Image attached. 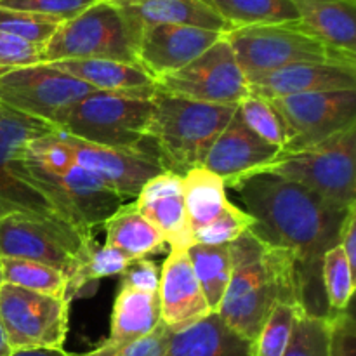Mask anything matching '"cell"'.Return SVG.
<instances>
[{
    "label": "cell",
    "mask_w": 356,
    "mask_h": 356,
    "mask_svg": "<svg viewBox=\"0 0 356 356\" xmlns=\"http://www.w3.org/2000/svg\"><path fill=\"white\" fill-rule=\"evenodd\" d=\"M162 323L159 292L141 291L120 284L113 302L110 337L106 343L125 344L148 336Z\"/></svg>",
    "instance_id": "d4e9b609"
},
{
    "label": "cell",
    "mask_w": 356,
    "mask_h": 356,
    "mask_svg": "<svg viewBox=\"0 0 356 356\" xmlns=\"http://www.w3.org/2000/svg\"><path fill=\"white\" fill-rule=\"evenodd\" d=\"M132 261L118 250L108 245H99L96 238L90 240L83 254L80 256L72 277L68 278V299L80 294L86 287L96 284L103 278L124 275Z\"/></svg>",
    "instance_id": "4dcf8cb0"
},
{
    "label": "cell",
    "mask_w": 356,
    "mask_h": 356,
    "mask_svg": "<svg viewBox=\"0 0 356 356\" xmlns=\"http://www.w3.org/2000/svg\"><path fill=\"white\" fill-rule=\"evenodd\" d=\"M90 92L96 90L49 63L10 70L0 76V106L54 129Z\"/></svg>",
    "instance_id": "30bf717a"
},
{
    "label": "cell",
    "mask_w": 356,
    "mask_h": 356,
    "mask_svg": "<svg viewBox=\"0 0 356 356\" xmlns=\"http://www.w3.org/2000/svg\"><path fill=\"white\" fill-rule=\"evenodd\" d=\"M10 163L17 174L33 183L63 218L87 238L92 236L94 228L104 225L124 205L120 195L75 162L63 170H51L24 159L19 149L10 159Z\"/></svg>",
    "instance_id": "277c9868"
},
{
    "label": "cell",
    "mask_w": 356,
    "mask_h": 356,
    "mask_svg": "<svg viewBox=\"0 0 356 356\" xmlns=\"http://www.w3.org/2000/svg\"><path fill=\"white\" fill-rule=\"evenodd\" d=\"M236 115L242 118L243 124L263 141L268 145H273L284 149L285 145V132L284 125H282L280 117L277 111L273 110L270 101L257 97L254 94L243 97L238 104H236Z\"/></svg>",
    "instance_id": "836d02e7"
},
{
    "label": "cell",
    "mask_w": 356,
    "mask_h": 356,
    "mask_svg": "<svg viewBox=\"0 0 356 356\" xmlns=\"http://www.w3.org/2000/svg\"><path fill=\"white\" fill-rule=\"evenodd\" d=\"M249 94L266 101L313 92L356 90V66L341 63H298L250 80Z\"/></svg>",
    "instance_id": "ac0fdd59"
},
{
    "label": "cell",
    "mask_w": 356,
    "mask_h": 356,
    "mask_svg": "<svg viewBox=\"0 0 356 356\" xmlns=\"http://www.w3.org/2000/svg\"><path fill=\"white\" fill-rule=\"evenodd\" d=\"M90 240H82L45 219L28 214L0 218V257L35 261L59 270L66 278L72 277Z\"/></svg>",
    "instance_id": "5bb4252c"
},
{
    "label": "cell",
    "mask_w": 356,
    "mask_h": 356,
    "mask_svg": "<svg viewBox=\"0 0 356 356\" xmlns=\"http://www.w3.org/2000/svg\"><path fill=\"white\" fill-rule=\"evenodd\" d=\"M0 284H9L52 298L68 299L66 275L35 261L0 257Z\"/></svg>",
    "instance_id": "f546056e"
},
{
    "label": "cell",
    "mask_w": 356,
    "mask_h": 356,
    "mask_svg": "<svg viewBox=\"0 0 356 356\" xmlns=\"http://www.w3.org/2000/svg\"><path fill=\"white\" fill-rule=\"evenodd\" d=\"M63 59H111L139 66L134 37L111 0H101L58 28L42 51V63Z\"/></svg>",
    "instance_id": "ba28073f"
},
{
    "label": "cell",
    "mask_w": 356,
    "mask_h": 356,
    "mask_svg": "<svg viewBox=\"0 0 356 356\" xmlns=\"http://www.w3.org/2000/svg\"><path fill=\"white\" fill-rule=\"evenodd\" d=\"M49 65L101 92L131 94L146 99L156 94V80L138 65L111 59H63Z\"/></svg>",
    "instance_id": "7402d4cb"
},
{
    "label": "cell",
    "mask_w": 356,
    "mask_h": 356,
    "mask_svg": "<svg viewBox=\"0 0 356 356\" xmlns=\"http://www.w3.org/2000/svg\"><path fill=\"white\" fill-rule=\"evenodd\" d=\"M225 38L235 52L247 83L298 63H341L356 66V56L329 47L298 23L240 28L225 33Z\"/></svg>",
    "instance_id": "5b68a950"
},
{
    "label": "cell",
    "mask_w": 356,
    "mask_h": 356,
    "mask_svg": "<svg viewBox=\"0 0 356 356\" xmlns=\"http://www.w3.org/2000/svg\"><path fill=\"white\" fill-rule=\"evenodd\" d=\"M235 110L236 106L197 103L156 90L146 138L155 146L163 169L183 177L188 170L204 165L209 149Z\"/></svg>",
    "instance_id": "3957f363"
},
{
    "label": "cell",
    "mask_w": 356,
    "mask_h": 356,
    "mask_svg": "<svg viewBox=\"0 0 356 356\" xmlns=\"http://www.w3.org/2000/svg\"><path fill=\"white\" fill-rule=\"evenodd\" d=\"M285 132L284 153H298L356 125V90L313 92L270 101Z\"/></svg>",
    "instance_id": "7c38bea8"
},
{
    "label": "cell",
    "mask_w": 356,
    "mask_h": 356,
    "mask_svg": "<svg viewBox=\"0 0 356 356\" xmlns=\"http://www.w3.org/2000/svg\"><path fill=\"white\" fill-rule=\"evenodd\" d=\"M61 24V21L54 17L0 7V31L40 47H45Z\"/></svg>",
    "instance_id": "e575fe53"
},
{
    "label": "cell",
    "mask_w": 356,
    "mask_h": 356,
    "mask_svg": "<svg viewBox=\"0 0 356 356\" xmlns=\"http://www.w3.org/2000/svg\"><path fill=\"white\" fill-rule=\"evenodd\" d=\"M298 24L329 47L356 56V0H291Z\"/></svg>",
    "instance_id": "603a6c76"
},
{
    "label": "cell",
    "mask_w": 356,
    "mask_h": 356,
    "mask_svg": "<svg viewBox=\"0 0 356 356\" xmlns=\"http://www.w3.org/2000/svg\"><path fill=\"white\" fill-rule=\"evenodd\" d=\"M13 355V350H10L9 343H7L6 332L2 329V323H0V356H10Z\"/></svg>",
    "instance_id": "f6af8a7d"
},
{
    "label": "cell",
    "mask_w": 356,
    "mask_h": 356,
    "mask_svg": "<svg viewBox=\"0 0 356 356\" xmlns=\"http://www.w3.org/2000/svg\"><path fill=\"white\" fill-rule=\"evenodd\" d=\"M156 90L181 99L222 106H236L249 96L247 80L225 35L190 65L156 79Z\"/></svg>",
    "instance_id": "4fadbf2b"
},
{
    "label": "cell",
    "mask_w": 356,
    "mask_h": 356,
    "mask_svg": "<svg viewBox=\"0 0 356 356\" xmlns=\"http://www.w3.org/2000/svg\"><path fill=\"white\" fill-rule=\"evenodd\" d=\"M159 266H156L153 261H149L148 257L132 261L131 266H129L127 270L124 271V275H122V284L148 292H159Z\"/></svg>",
    "instance_id": "b9f144b4"
},
{
    "label": "cell",
    "mask_w": 356,
    "mask_h": 356,
    "mask_svg": "<svg viewBox=\"0 0 356 356\" xmlns=\"http://www.w3.org/2000/svg\"><path fill=\"white\" fill-rule=\"evenodd\" d=\"M160 318L170 332H179L212 315L191 268L188 249H170L159 282Z\"/></svg>",
    "instance_id": "e0dca14e"
},
{
    "label": "cell",
    "mask_w": 356,
    "mask_h": 356,
    "mask_svg": "<svg viewBox=\"0 0 356 356\" xmlns=\"http://www.w3.org/2000/svg\"><path fill=\"white\" fill-rule=\"evenodd\" d=\"M0 2H2V0H0Z\"/></svg>",
    "instance_id": "bcb514c9"
},
{
    "label": "cell",
    "mask_w": 356,
    "mask_h": 356,
    "mask_svg": "<svg viewBox=\"0 0 356 356\" xmlns=\"http://www.w3.org/2000/svg\"><path fill=\"white\" fill-rule=\"evenodd\" d=\"M327 356H356V323L351 308L327 318Z\"/></svg>",
    "instance_id": "ab89813d"
},
{
    "label": "cell",
    "mask_w": 356,
    "mask_h": 356,
    "mask_svg": "<svg viewBox=\"0 0 356 356\" xmlns=\"http://www.w3.org/2000/svg\"><path fill=\"white\" fill-rule=\"evenodd\" d=\"M355 167L356 125L305 152L284 153L256 172L301 184L334 207L346 211L356 200Z\"/></svg>",
    "instance_id": "8992f818"
},
{
    "label": "cell",
    "mask_w": 356,
    "mask_h": 356,
    "mask_svg": "<svg viewBox=\"0 0 356 356\" xmlns=\"http://www.w3.org/2000/svg\"><path fill=\"white\" fill-rule=\"evenodd\" d=\"M284 356H327V318L298 313L291 344Z\"/></svg>",
    "instance_id": "d590c367"
},
{
    "label": "cell",
    "mask_w": 356,
    "mask_h": 356,
    "mask_svg": "<svg viewBox=\"0 0 356 356\" xmlns=\"http://www.w3.org/2000/svg\"><path fill=\"white\" fill-rule=\"evenodd\" d=\"M181 184L191 235L212 225L232 207L225 181L205 167L188 170L181 177Z\"/></svg>",
    "instance_id": "484cf974"
},
{
    "label": "cell",
    "mask_w": 356,
    "mask_h": 356,
    "mask_svg": "<svg viewBox=\"0 0 356 356\" xmlns=\"http://www.w3.org/2000/svg\"><path fill=\"white\" fill-rule=\"evenodd\" d=\"M254 219L250 232L294 257L299 305L306 313L329 318L322 287V261L339 245L346 211L330 205L308 188L266 172L245 174L226 183Z\"/></svg>",
    "instance_id": "6da1fadb"
},
{
    "label": "cell",
    "mask_w": 356,
    "mask_h": 356,
    "mask_svg": "<svg viewBox=\"0 0 356 356\" xmlns=\"http://www.w3.org/2000/svg\"><path fill=\"white\" fill-rule=\"evenodd\" d=\"M10 356H76L73 353H68L63 350H19V351H13Z\"/></svg>",
    "instance_id": "ee69618b"
},
{
    "label": "cell",
    "mask_w": 356,
    "mask_h": 356,
    "mask_svg": "<svg viewBox=\"0 0 356 356\" xmlns=\"http://www.w3.org/2000/svg\"><path fill=\"white\" fill-rule=\"evenodd\" d=\"M355 275L339 245L327 250L322 261V287L327 306L332 313L346 312L351 308Z\"/></svg>",
    "instance_id": "1f68e13d"
},
{
    "label": "cell",
    "mask_w": 356,
    "mask_h": 356,
    "mask_svg": "<svg viewBox=\"0 0 356 356\" xmlns=\"http://www.w3.org/2000/svg\"><path fill=\"white\" fill-rule=\"evenodd\" d=\"M202 2L228 24L229 31L299 21L298 10L291 0H202Z\"/></svg>",
    "instance_id": "83f0119b"
},
{
    "label": "cell",
    "mask_w": 356,
    "mask_h": 356,
    "mask_svg": "<svg viewBox=\"0 0 356 356\" xmlns=\"http://www.w3.org/2000/svg\"><path fill=\"white\" fill-rule=\"evenodd\" d=\"M59 134L72 149L75 163L89 170L124 200L136 198L149 179L165 172L155 148H110L72 138L63 132Z\"/></svg>",
    "instance_id": "9a60e30c"
},
{
    "label": "cell",
    "mask_w": 356,
    "mask_h": 356,
    "mask_svg": "<svg viewBox=\"0 0 356 356\" xmlns=\"http://www.w3.org/2000/svg\"><path fill=\"white\" fill-rule=\"evenodd\" d=\"M254 225V219L247 214L243 209L232 207L219 216L212 225L205 226L200 232L193 233V243H204V245H229L236 238L249 232Z\"/></svg>",
    "instance_id": "8d00e7d4"
},
{
    "label": "cell",
    "mask_w": 356,
    "mask_h": 356,
    "mask_svg": "<svg viewBox=\"0 0 356 356\" xmlns=\"http://www.w3.org/2000/svg\"><path fill=\"white\" fill-rule=\"evenodd\" d=\"M124 16L134 42L139 31L155 24H183L228 33L229 28L202 0H111Z\"/></svg>",
    "instance_id": "44dd1931"
},
{
    "label": "cell",
    "mask_w": 356,
    "mask_h": 356,
    "mask_svg": "<svg viewBox=\"0 0 356 356\" xmlns=\"http://www.w3.org/2000/svg\"><path fill=\"white\" fill-rule=\"evenodd\" d=\"M188 256L209 308L212 313H218L232 278L233 263L229 245L193 243L188 249Z\"/></svg>",
    "instance_id": "f1b7e54d"
},
{
    "label": "cell",
    "mask_w": 356,
    "mask_h": 356,
    "mask_svg": "<svg viewBox=\"0 0 356 356\" xmlns=\"http://www.w3.org/2000/svg\"><path fill=\"white\" fill-rule=\"evenodd\" d=\"M170 334L172 332L163 323H160L153 332L141 339L125 344H110L104 341L94 350L76 356H165Z\"/></svg>",
    "instance_id": "74e56055"
},
{
    "label": "cell",
    "mask_w": 356,
    "mask_h": 356,
    "mask_svg": "<svg viewBox=\"0 0 356 356\" xmlns=\"http://www.w3.org/2000/svg\"><path fill=\"white\" fill-rule=\"evenodd\" d=\"M42 51L44 47L40 45L30 44L6 31H0V76L10 70L42 63Z\"/></svg>",
    "instance_id": "60d3db41"
},
{
    "label": "cell",
    "mask_w": 356,
    "mask_h": 356,
    "mask_svg": "<svg viewBox=\"0 0 356 356\" xmlns=\"http://www.w3.org/2000/svg\"><path fill=\"white\" fill-rule=\"evenodd\" d=\"M152 99L96 90L70 110L58 131L110 148H155L146 138Z\"/></svg>",
    "instance_id": "52a82bcc"
},
{
    "label": "cell",
    "mask_w": 356,
    "mask_h": 356,
    "mask_svg": "<svg viewBox=\"0 0 356 356\" xmlns=\"http://www.w3.org/2000/svg\"><path fill=\"white\" fill-rule=\"evenodd\" d=\"M134 204L170 249H190L193 245L181 176L169 170L159 174L141 188Z\"/></svg>",
    "instance_id": "ffe728a7"
},
{
    "label": "cell",
    "mask_w": 356,
    "mask_h": 356,
    "mask_svg": "<svg viewBox=\"0 0 356 356\" xmlns=\"http://www.w3.org/2000/svg\"><path fill=\"white\" fill-rule=\"evenodd\" d=\"M339 247L343 249L351 270L356 273V204L348 207L339 233Z\"/></svg>",
    "instance_id": "7bdbcfd3"
},
{
    "label": "cell",
    "mask_w": 356,
    "mask_h": 356,
    "mask_svg": "<svg viewBox=\"0 0 356 356\" xmlns=\"http://www.w3.org/2000/svg\"><path fill=\"white\" fill-rule=\"evenodd\" d=\"M165 356H254L252 343L236 336L216 313L170 334Z\"/></svg>",
    "instance_id": "cb8c5ba5"
},
{
    "label": "cell",
    "mask_w": 356,
    "mask_h": 356,
    "mask_svg": "<svg viewBox=\"0 0 356 356\" xmlns=\"http://www.w3.org/2000/svg\"><path fill=\"white\" fill-rule=\"evenodd\" d=\"M70 301L0 284V323L10 350H63Z\"/></svg>",
    "instance_id": "8fae6325"
},
{
    "label": "cell",
    "mask_w": 356,
    "mask_h": 356,
    "mask_svg": "<svg viewBox=\"0 0 356 356\" xmlns=\"http://www.w3.org/2000/svg\"><path fill=\"white\" fill-rule=\"evenodd\" d=\"M222 35L183 24H155L139 31L136 58L139 66L156 80L190 65Z\"/></svg>",
    "instance_id": "2e32d148"
},
{
    "label": "cell",
    "mask_w": 356,
    "mask_h": 356,
    "mask_svg": "<svg viewBox=\"0 0 356 356\" xmlns=\"http://www.w3.org/2000/svg\"><path fill=\"white\" fill-rule=\"evenodd\" d=\"M229 252L232 278L216 315L236 336L254 343L278 302L299 305L294 257L250 229L229 243Z\"/></svg>",
    "instance_id": "7a4b0ae2"
},
{
    "label": "cell",
    "mask_w": 356,
    "mask_h": 356,
    "mask_svg": "<svg viewBox=\"0 0 356 356\" xmlns=\"http://www.w3.org/2000/svg\"><path fill=\"white\" fill-rule=\"evenodd\" d=\"M301 306L292 302H278L266 322L261 327L256 341L252 343L254 356H284L291 344L294 332L296 316L301 312Z\"/></svg>",
    "instance_id": "d6a6232c"
},
{
    "label": "cell",
    "mask_w": 356,
    "mask_h": 356,
    "mask_svg": "<svg viewBox=\"0 0 356 356\" xmlns=\"http://www.w3.org/2000/svg\"><path fill=\"white\" fill-rule=\"evenodd\" d=\"M101 0H2L0 7L54 17L61 23L86 13Z\"/></svg>",
    "instance_id": "f35d334b"
},
{
    "label": "cell",
    "mask_w": 356,
    "mask_h": 356,
    "mask_svg": "<svg viewBox=\"0 0 356 356\" xmlns=\"http://www.w3.org/2000/svg\"><path fill=\"white\" fill-rule=\"evenodd\" d=\"M103 226L106 232L104 245L118 250L131 261L145 259L165 245L162 235L143 218L136 204L122 205Z\"/></svg>",
    "instance_id": "4316f807"
},
{
    "label": "cell",
    "mask_w": 356,
    "mask_h": 356,
    "mask_svg": "<svg viewBox=\"0 0 356 356\" xmlns=\"http://www.w3.org/2000/svg\"><path fill=\"white\" fill-rule=\"evenodd\" d=\"M56 131L58 129L52 125L0 106V218L7 214H28L45 219L82 240H90L94 236L87 238L73 228L52 202L33 183L17 174L10 163V159L28 141Z\"/></svg>",
    "instance_id": "9c48e42d"
},
{
    "label": "cell",
    "mask_w": 356,
    "mask_h": 356,
    "mask_svg": "<svg viewBox=\"0 0 356 356\" xmlns=\"http://www.w3.org/2000/svg\"><path fill=\"white\" fill-rule=\"evenodd\" d=\"M280 153V148L257 138L235 110L232 120L209 149L202 167L221 177L226 184L236 177L263 169L277 160Z\"/></svg>",
    "instance_id": "d6986e66"
}]
</instances>
